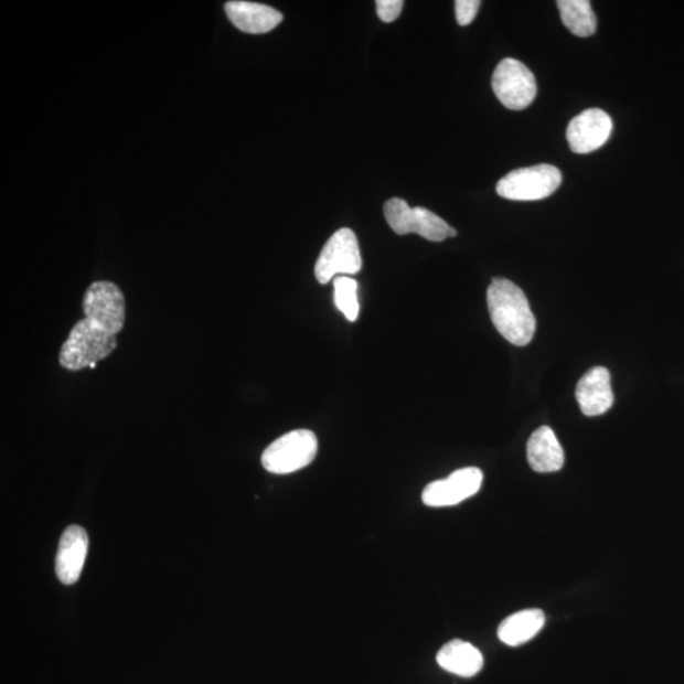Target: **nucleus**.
<instances>
[{
  "instance_id": "nucleus-16",
  "label": "nucleus",
  "mask_w": 684,
  "mask_h": 684,
  "mask_svg": "<svg viewBox=\"0 0 684 684\" xmlns=\"http://www.w3.org/2000/svg\"><path fill=\"white\" fill-rule=\"evenodd\" d=\"M545 613L537 609L513 613L501 622L499 638L509 646L523 645L538 634L545 626Z\"/></svg>"
},
{
  "instance_id": "nucleus-15",
  "label": "nucleus",
  "mask_w": 684,
  "mask_h": 684,
  "mask_svg": "<svg viewBox=\"0 0 684 684\" xmlns=\"http://www.w3.org/2000/svg\"><path fill=\"white\" fill-rule=\"evenodd\" d=\"M436 661L443 671L464 678L474 677L484 664L483 655L475 646L458 639L445 644Z\"/></svg>"
},
{
  "instance_id": "nucleus-8",
  "label": "nucleus",
  "mask_w": 684,
  "mask_h": 684,
  "mask_svg": "<svg viewBox=\"0 0 684 684\" xmlns=\"http://www.w3.org/2000/svg\"><path fill=\"white\" fill-rule=\"evenodd\" d=\"M492 88L502 105L512 110L527 108L537 93L534 74L516 58H504L495 67Z\"/></svg>"
},
{
  "instance_id": "nucleus-3",
  "label": "nucleus",
  "mask_w": 684,
  "mask_h": 684,
  "mask_svg": "<svg viewBox=\"0 0 684 684\" xmlns=\"http://www.w3.org/2000/svg\"><path fill=\"white\" fill-rule=\"evenodd\" d=\"M319 441L310 430L290 431L271 442L263 452L261 464L269 473L290 474L310 466L318 455Z\"/></svg>"
},
{
  "instance_id": "nucleus-13",
  "label": "nucleus",
  "mask_w": 684,
  "mask_h": 684,
  "mask_svg": "<svg viewBox=\"0 0 684 684\" xmlns=\"http://www.w3.org/2000/svg\"><path fill=\"white\" fill-rule=\"evenodd\" d=\"M225 11L236 29L252 34L268 33L284 21V14L274 8L243 0L226 3Z\"/></svg>"
},
{
  "instance_id": "nucleus-20",
  "label": "nucleus",
  "mask_w": 684,
  "mask_h": 684,
  "mask_svg": "<svg viewBox=\"0 0 684 684\" xmlns=\"http://www.w3.org/2000/svg\"><path fill=\"white\" fill-rule=\"evenodd\" d=\"M375 4L381 21L391 23L398 19L405 2L402 0H378Z\"/></svg>"
},
{
  "instance_id": "nucleus-4",
  "label": "nucleus",
  "mask_w": 684,
  "mask_h": 684,
  "mask_svg": "<svg viewBox=\"0 0 684 684\" xmlns=\"http://www.w3.org/2000/svg\"><path fill=\"white\" fill-rule=\"evenodd\" d=\"M384 217L397 235L417 234L429 242L441 243L457 236L447 221L423 207H409L405 200L392 199L384 203Z\"/></svg>"
},
{
  "instance_id": "nucleus-18",
  "label": "nucleus",
  "mask_w": 684,
  "mask_h": 684,
  "mask_svg": "<svg viewBox=\"0 0 684 684\" xmlns=\"http://www.w3.org/2000/svg\"><path fill=\"white\" fill-rule=\"evenodd\" d=\"M333 288H335V304L339 311L344 313L345 318L350 322H354L357 319L359 306L357 299V284L353 278L340 276L333 279Z\"/></svg>"
},
{
  "instance_id": "nucleus-10",
  "label": "nucleus",
  "mask_w": 684,
  "mask_h": 684,
  "mask_svg": "<svg viewBox=\"0 0 684 684\" xmlns=\"http://www.w3.org/2000/svg\"><path fill=\"white\" fill-rule=\"evenodd\" d=\"M611 131V117L602 109L591 108L571 119L567 140L573 152L589 153L602 148Z\"/></svg>"
},
{
  "instance_id": "nucleus-1",
  "label": "nucleus",
  "mask_w": 684,
  "mask_h": 684,
  "mask_svg": "<svg viewBox=\"0 0 684 684\" xmlns=\"http://www.w3.org/2000/svg\"><path fill=\"white\" fill-rule=\"evenodd\" d=\"M487 303L494 328L511 344L525 346L536 330L535 316L524 290L504 278H494L487 290Z\"/></svg>"
},
{
  "instance_id": "nucleus-5",
  "label": "nucleus",
  "mask_w": 684,
  "mask_h": 684,
  "mask_svg": "<svg viewBox=\"0 0 684 684\" xmlns=\"http://www.w3.org/2000/svg\"><path fill=\"white\" fill-rule=\"evenodd\" d=\"M562 184V173L553 165L521 168L504 175L495 186L502 199L511 201H541L547 199Z\"/></svg>"
},
{
  "instance_id": "nucleus-7",
  "label": "nucleus",
  "mask_w": 684,
  "mask_h": 684,
  "mask_svg": "<svg viewBox=\"0 0 684 684\" xmlns=\"http://www.w3.org/2000/svg\"><path fill=\"white\" fill-rule=\"evenodd\" d=\"M83 310L85 319L110 335L117 336L125 327V296L113 281L100 280L93 284L85 292Z\"/></svg>"
},
{
  "instance_id": "nucleus-2",
  "label": "nucleus",
  "mask_w": 684,
  "mask_h": 684,
  "mask_svg": "<svg viewBox=\"0 0 684 684\" xmlns=\"http://www.w3.org/2000/svg\"><path fill=\"white\" fill-rule=\"evenodd\" d=\"M117 345L116 335H110L84 319L68 333L60 350L58 362L67 371L79 372L113 354Z\"/></svg>"
},
{
  "instance_id": "nucleus-11",
  "label": "nucleus",
  "mask_w": 684,
  "mask_h": 684,
  "mask_svg": "<svg viewBox=\"0 0 684 684\" xmlns=\"http://www.w3.org/2000/svg\"><path fill=\"white\" fill-rule=\"evenodd\" d=\"M88 546L89 537L82 526L72 525L65 528L60 538L55 563L56 576L63 585L72 586L79 580Z\"/></svg>"
},
{
  "instance_id": "nucleus-12",
  "label": "nucleus",
  "mask_w": 684,
  "mask_h": 684,
  "mask_svg": "<svg viewBox=\"0 0 684 684\" xmlns=\"http://www.w3.org/2000/svg\"><path fill=\"white\" fill-rule=\"evenodd\" d=\"M576 397L588 417L600 416L613 405L610 372L603 366L592 367L578 382Z\"/></svg>"
},
{
  "instance_id": "nucleus-9",
  "label": "nucleus",
  "mask_w": 684,
  "mask_h": 684,
  "mask_svg": "<svg viewBox=\"0 0 684 684\" xmlns=\"http://www.w3.org/2000/svg\"><path fill=\"white\" fill-rule=\"evenodd\" d=\"M483 473L481 469L469 467L456 470L448 478L435 481L426 487L423 501L429 507L456 506L481 490Z\"/></svg>"
},
{
  "instance_id": "nucleus-6",
  "label": "nucleus",
  "mask_w": 684,
  "mask_h": 684,
  "mask_svg": "<svg viewBox=\"0 0 684 684\" xmlns=\"http://www.w3.org/2000/svg\"><path fill=\"white\" fill-rule=\"evenodd\" d=\"M362 268L361 247L354 231L340 228L323 246L316 263L314 276L319 284L328 285L336 276H354Z\"/></svg>"
},
{
  "instance_id": "nucleus-17",
  "label": "nucleus",
  "mask_w": 684,
  "mask_h": 684,
  "mask_svg": "<svg viewBox=\"0 0 684 684\" xmlns=\"http://www.w3.org/2000/svg\"><path fill=\"white\" fill-rule=\"evenodd\" d=\"M564 25L576 36L589 38L597 30V20L588 0H559L557 3Z\"/></svg>"
},
{
  "instance_id": "nucleus-14",
  "label": "nucleus",
  "mask_w": 684,
  "mask_h": 684,
  "mask_svg": "<svg viewBox=\"0 0 684 684\" xmlns=\"http://www.w3.org/2000/svg\"><path fill=\"white\" fill-rule=\"evenodd\" d=\"M527 460L537 473H554L563 468L564 450L549 426L538 427L530 436Z\"/></svg>"
},
{
  "instance_id": "nucleus-19",
  "label": "nucleus",
  "mask_w": 684,
  "mask_h": 684,
  "mask_svg": "<svg viewBox=\"0 0 684 684\" xmlns=\"http://www.w3.org/2000/svg\"><path fill=\"white\" fill-rule=\"evenodd\" d=\"M479 0H457L456 2V15L457 22L460 25H468L475 20L479 8H481Z\"/></svg>"
}]
</instances>
